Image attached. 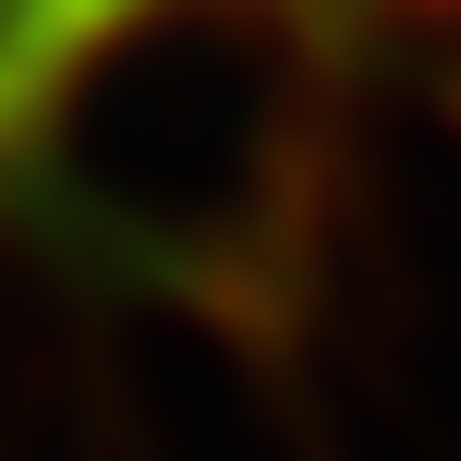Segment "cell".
Here are the masks:
<instances>
[{"instance_id": "1", "label": "cell", "mask_w": 461, "mask_h": 461, "mask_svg": "<svg viewBox=\"0 0 461 461\" xmlns=\"http://www.w3.org/2000/svg\"><path fill=\"white\" fill-rule=\"evenodd\" d=\"M194 13L207 0H0V183L37 170L61 122Z\"/></svg>"}]
</instances>
